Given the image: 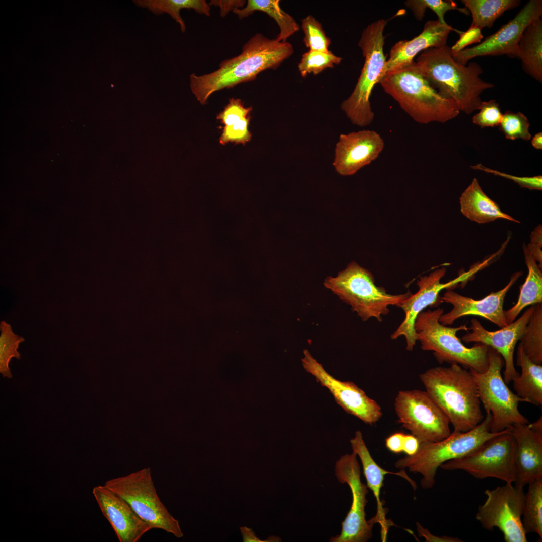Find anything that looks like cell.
<instances>
[{
	"instance_id": "28",
	"label": "cell",
	"mask_w": 542,
	"mask_h": 542,
	"mask_svg": "<svg viewBox=\"0 0 542 542\" xmlns=\"http://www.w3.org/2000/svg\"><path fill=\"white\" fill-rule=\"evenodd\" d=\"M516 364L521 373L514 378L513 385L516 394L525 402L540 407L542 405V365L532 361L519 344L517 349Z\"/></svg>"
},
{
	"instance_id": "21",
	"label": "cell",
	"mask_w": 542,
	"mask_h": 542,
	"mask_svg": "<svg viewBox=\"0 0 542 542\" xmlns=\"http://www.w3.org/2000/svg\"><path fill=\"white\" fill-rule=\"evenodd\" d=\"M92 494L120 542H137L153 529L124 499L104 485L94 487Z\"/></svg>"
},
{
	"instance_id": "23",
	"label": "cell",
	"mask_w": 542,
	"mask_h": 542,
	"mask_svg": "<svg viewBox=\"0 0 542 542\" xmlns=\"http://www.w3.org/2000/svg\"><path fill=\"white\" fill-rule=\"evenodd\" d=\"M511 431L515 442L514 484L523 488L542 478V433L532 430L528 424H514Z\"/></svg>"
},
{
	"instance_id": "22",
	"label": "cell",
	"mask_w": 542,
	"mask_h": 542,
	"mask_svg": "<svg viewBox=\"0 0 542 542\" xmlns=\"http://www.w3.org/2000/svg\"><path fill=\"white\" fill-rule=\"evenodd\" d=\"M453 31L458 34L461 31L438 20L426 22L423 31L418 36L410 40L399 41L391 47L386 61L384 76L412 64L415 57L426 49L446 45L448 36Z\"/></svg>"
},
{
	"instance_id": "1",
	"label": "cell",
	"mask_w": 542,
	"mask_h": 542,
	"mask_svg": "<svg viewBox=\"0 0 542 542\" xmlns=\"http://www.w3.org/2000/svg\"><path fill=\"white\" fill-rule=\"evenodd\" d=\"M293 51L289 42L256 34L244 44L241 54L223 60L217 70L201 75L190 74L191 91L197 100L204 105L214 92L253 81L267 69H277Z\"/></svg>"
},
{
	"instance_id": "17",
	"label": "cell",
	"mask_w": 542,
	"mask_h": 542,
	"mask_svg": "<svg viewBox=\"0 0 542 542\" xmlns=\"http://www.w3.org/2000/svg\"><path fill=\"white\" fill-rule=\"evenodd\" d=\"M301 362L304 369L313 375L322 386L329 390L337 403L345 412L370 425L381 418L382 410L376 401L368 396L353 382L342 381L335 378L307 349L303 350Z\"/></svg>"
},
{
	"instance_id": "4",
	"label": "cell",
	"mask_w": 542,
	"mask_h": 542,
	"mask_svg": "<svg viewBox=\"0 0 542 542\" xmlns=\"http://www.w3.org/2000/svg\"><path fill=\"white\" fill-rule=\"evenodd\" d=\"M414 121L421 124L446 122L458 115L452 99L441 95L419 72L414 61L386 74L379 83Z\"/></svg>"
},
{
	"instance_id": "44",
	"label": "cell",
	"mask_w": 542,
	"mask_h": 542,
	"mask_svg": "<svg viewBox=\"0 0 542 542\" xmlns=\"http://www.w3.org/2000/svg\"><path fill=\"white\" fill-rule=\"evenodd\" d=\"M246 1L243 0L238 1H211L209 5H214L220 8V15L225 17L229 12L236 9L244 8Z\"/></svg>"
},
{
	"instance_id": "9",
	"label": "cell",
	"mask_w": 542,
	"mask_h": 542,
	"mask_svg": "<svg viewBox=\"0 0 542 542\" xmlns=\"http://www.w3.org/2000/svg\"><path fill=\"white\" fill-rule=\"evenodd\" d=\"M104 485L124 499L153 529L164 530L177 538L183 537L178 520L169 513L157 493L150 468L108 480Z\"/></svg>"
},
{
	"instance_id": "42",
	"label": "cell",
	"mask_w": 542,
	"mask_h": 542,
	"mask_svg": "<svg viewBox=\"0 0 542 542\" xmlns=\"http://www.w3.org/2000/svg\"><path fill=\"white\" fill-rule=\"evenodd\" d=\"M458 34V40L450 47L452 54L457 53L473 44L480 43L484 38L482 29L472 24L466 31H461Z\"/></svg>"
},
{
	"instance_id": "34",
	"label": "cell",
	"mask_w": 542,
	"mask_h": 542,
	"mask_svg": "<svg viewBox=\"0 0 542 542\" xmlns=\"http://www.w3.org/2000/svg\"><path fill=\"white\" fill-rule=\"evenodd\" d=\"M520 342L522 349L534 363L542 364V303L533 305V310Z\"/></svg>"
},
{
	"instance_id": "31",
	"label": "cell",
	"mask_w": 542,
	"mask_h": 542,
	"mask_svg": "<svg viewBox=\"0 0 542 542\" xmlns=\"http://www.w3.org/2000/svg\"><path fill=\"white\" fill-rule=\"evenodd\" d=\"M132 2L138 7L146 8L153 14L158 15L167 14L180 25V30L186 31L184 21L180 15L183 9H192L197 13L209 16L210 5L204 0H133Z\"/></svg>"
},
{
	"instance_id": "2",
	"label": "cell",
	"mask_w": 542,
	"mask_h": 542,
	"mask_svg": "<svg viewBox=\"0 0 542 542\" xmlns=\"http://www.w3.org/2000/svg\"><path fill=\"white\" fill-rule=\"evenodd\" d=\"M415 65L438 92L452 99L460 111L469 114L479 110L480 95L494 85L482 80L483 70L476 62L463 65L454 58L450 47L426 49L419 54Z\"/></svg>"
},
{
	"instance_id": "14",
	"label": "cell",
	"mask_w": 542,
	"mask_h": 542,
	"mask_svg": "<svg viewBox=\"0 0 542 542\" xmlns=\"http://www.w3.org/2000/svg\"><path fill=\"white\" fill-rule=\"evenodd\" d=\"M335 475L342 484L346 483L352 495V502L340 534L332 537V542H365L372 536L373 525L367 521L365 508L368 493L366 485L360 479V467L353 452L341 456L336 462Z\"/></svg>"
},
{
	"instance_id": "49",
	"label": "cell",
	"mask_w": 542,
	"mask_h": 542,
	"mask_svg": "<svg viewBox=\"0 0 542 542\" xmlns=\"http://www.w3.org/2000/svg\"><path fill=\"white\" fill-rule=\"evenodd\" d=\"M532 145L536 149H542V133L538 132L534 135L531 140Z\"/></svg>"
},
{
	"instance_id": "7",
	"label": "cell",
	"mask_w": 542,
	"mask_h": 542,
	"mask_svg": "<svg viewBox=\"0 0 542 542\" xmlns=\"http://www.w3.org/2000/svg\"><path fill=\"white\" fill-rule=\"evenodd\" d=\"M385 19L371 23L363 31L358 45L364 63L355 88L341 104V108L354 125L364 127L374 117L370 101L373 88L384 76L386 58L384 53Z\"/></svg>"
},
{
	"instance_id": "29",
	"label": "cell",
	"mask_w": 542,
	"mask_h": 542,
	"mask_svg": "<svg viewBox=\"0 0 542 542\" xmlns=\"http://www.w3.org/2000/svg\"><path fill=\"white\" fill-rule=\"evenodd\" d=\"M525 261L528 273L525 281L520 288L517 303L511 308L504 310L508 324L513 322L526 307L542 303V273L536 261L523 245Z\"/></svg>"
},
{
	"instance_id": "48",
	"label": "cell",
	"mask_w": 542,
	"mask_h": 542,
	"mask_svg": "<svg viewBox=\"0 0 542 542\" xmlns=\"http://www.w3.org/2000/svg\"><path fill=\"white\" fill-rule=\"evenodd\" d=\"M420 445L418 439L412 434H404L403 445V452L406 455L415 454L418 451Z\"/></svg>"
},
{
	"instance_id": "25",
	"label": "cell",
	"mask_w": 542,
	"mask_h": 542,
	"mask_svg": "<svg viewBox=\"0 0 542 542\" xmlns=\"http://www.w3.org/2000/svg\"><path fill=\"white\" fill-rule=\"evenodd\" d=\"M459 200L461 213L471 221L483 224L501 218L519 223L501 211L498 204L483 191L476 178L463 192Z\"/></svg>"
},
{
	"instance_id": "27",
	"label": "cell",
	"mask_w": 542,
	"mask_h": 542,
	"mask_svg": "<svg viewBox=\"0 0 542 542\" xmlns=\"http://www.w3.org/2000/svg\"><path fill=\"white\" fill-rule=\"evenodd\" d=\"M517 58L524 72L542 82V19L538 17L525 29L520 38Z\"/></svg>"
},
{
	"instance_id": "43",
	"label": "cell",
	"mask_w": 542,
	"mask_h": 542,
	"mask_svg": "<svg viewBox=\"0 0 542 542\" xmlns=\"http://www.w3.org/2000/svg\"><path fill=\"white\" fill-rule=\"evenodd\" d=\"M542 228L541 225L536 227L530 235V242L526 246L528 252L533 256L536 261L539 263L538 266L541 269L542 266Z\"/></svg>"
},
{
	"instance_id": "18",
	"label": "cell",
	"mask_w": 542,
	"mask_h": 542,
	"mask_svg": "<svg viewBox=\"0 0 542 542\" xmlns=\"http://www.w3.org/2000/svg\"><path fill=\"white\" fill-rule=\"evenodd\" d=\"M533 310V305L527 309L516 320L495 331L486 330L479 320L472 318L469 328L471 331L462 337V340L466 343H481L501 354L504 361L503 379L507 384L519 374L514 366V350L517 342L522 336Z\"/></svg>"
},
{
	"instance_id": "19",
	"label": "cell",
	"mask_w": 542,
	"mask_h": 542,
	"mask_svg": "<svg viewBox=\"0 0 542 542\" xmlns=\"http://www.w3.org/2000/svg\"><path fill=\"white\" fill-rule=\"evenodd\" d=\"M522 274V272L514 273L504 288L491 292L480 300H475L448 290L440 297V300L441 302L451 304L453 307L448 313L441 315L439 322L444 325H450L463 316L476 315L489 320L500 328L505 327L508 324L503 309L504 299L507 292Z\"/></svg>"
},
{
	"instance_id": "6",
	"label": "cell",
	"mask_w": 542,
	"mask_h": 542,
	"mask_svg": "<svg viewBox=\"0 0 542 542\" xmlns=\"http://www.w3.org/2000/svg\"><path fill=\"white\" fill-rule=\"evenodd\" d=\"M492 421V415L488 413L482 421L471 430L465 432L453 431L441 440L420 443L415 454L398 459L394 465L399 469L406 468L414 473H420L422 476V487L430 489L435 483L437 469L442 464L465 456L504 431L491 432Z\"/></svg>"
},
{
	"instance_id": "20",
	"label": "cell",
	"mask_w": 542,
	"mask_h": 542,
	"mask_svg": "<svg viewBox=\"0 0 542 542\" xmlns=\"http://www.w3.org/2000/svg\"><path fill=\"white\" fill-rule=\"evenodd\" d=\"M384 148L383 138L374 130L341 134L335 147L333 165L339 174L352 175L375 160Z\"/></svg>"
},
{
	"instance_id": "47",
	"label": "cell",
	"mask_w": 542,
	"mask_h": 542,
	"mask_svg": "<svg viewBox=\"0 0 542 542\" xmlns=\"http://www.w3.org/2000/svg\"><path fill=\"white\" fill-rule=\"evenodd\" d=\"M240 531L244 542H274L280 541L281 539L277 536H270L265 540H261L256 535L253 529L246 526L240 527Z\"/></svg>"
},
{
	"instance_id": "13",
	"label": "cell",
	"mask_w": 542,
	"mask_h": 542,
	"mask_svg": "<svg viewBox=\"0 0 542 542\" xmlns=\"http://www.w3.org/2000/svg\"><path fill=\"white\" fill-rule=\"evenodd\" d=\"M394 409L399 423L420 443L437 442L451 433L447 417L425 390L399 391Z\"/></svg>"
},
{
	"instance_id": "5",
	"label": "cell",
	"mask_w": 542,
	"mask_h": 542,
	"mask_svg": "<svg viewBox=\"0 0 542 542\" xmlns=\"http://www.w3.org/2000/svg\"><path fill=\"white\" fill-rule=\"evenodd\" d=\"M444 313L443 308L422 311L415 323L417 341L424 351H432L440 363L456 364L462 367L481 373L489 365V346L476 343L472 347L465 346L457 336L458 331H468L466 325L451 327L442 324L439 318Z\"/></svg>"
},
{
	"instance_id": "39",
	"label": "cell",
	"mask_w": 542,
	"mask_h": 542,
	"mask_svg": "<svg viewBox=\"0 0 542 542\" xmlns=\"http://www.w3.org/2000/svg\"><path fill=\"white\" fill-rule=\"evenodd\" d=\"M529 126L528 119L523 113L507 110L503 114L499 127L508 139L528 141L531 138Z\"/></svg>"
},
{
	"instance_id": "45",
	"label": "cell",
	"mask_w": 542,
	"mask_h": 542,
	"mask_svg": "<svg viewBox=\"0 0 542 542\" xmlns=\"http://www.w3.org/2000/svg\"><path fill=\"white\" fill-rule=\"evenodd\" d=\"M404 436V434L401 432H396L390 435L385 439L386 448L393 453L402 452Z\"/></svg>"
},
{
	"instance_id": "32",
	"label": "cell",
	"mask_w": 542,
	"mask_h": 542,
	"mask_svg": "<svg viewBox=\"0 0 542 542\" xmlns=\"http://www.w3.org/2000/svg\"><path fill=\"white\" fill-rule=\"evenodd\" d=\"M472 16L471 24L482 29L492 27L503 14L518 7L519 0H462Z\"/></svg>"
},
{
	"instance_id": "30",
	"label": "cell",
	"mask_w": 542,
	"mask_h": 542,
	"mask_svg": "<svg viewBox=\"0 0 542 542\" xmlns=\"http://www.w3.org/2000/svg\"><path fill=\"white\" fill-rule=\"evenodd\" d=\"M279 2L278 0H248L245 7L236 9L233 12L240 19L249 16L255 11H261L267 14L276 21L280 29L275 39L278 41L285 42L287 38L299 30L300 27L292 16L280 8Z\"/></svg>"
},
{
	"instance_id": "12",
	"label": "cell",
	"mask_w": 542,
	"mask_h": 542,
	"mask_svg": "<svg viewBox=\"0 0 542 542\" xmlns=\"http://www.w3.org/2000/svg\"><path fill=\"white\" fill-rule=\"evenodd\" d=\"M486 499L479 506L475 518L487 530L498 528L506 542L527 541L522 523L525 493L523 488L506 483L485 491Z\"/></svg>"
},
{
	"instance_id": "46",
	"label": "cell",
	"mask_w": 542,
	"mask_h": 542,
	"mask_svg": "<svg viewBox=\"0 0 542 542\" xmlns=\"http://www.w3.org/2000/svg\"><path fill=\"white\" fill-rule=\"evenodd\" d=\"M417 529L418 533L422 536L425 537L426 541H442V542H459L462 541L457 537H452L447 536H435L432 534L427 529L424 528L419 523H417Z\"/></svg>"
},
{
	"instance_id": "41",
	"label": "cell",
	"mask_w": 542,
	"mask_h": 542,
	"mask_svg": "<svg viewBox=\"0 0 542 542\" xmlns=\"http://www.w3.org/2000/svg\"><path fill=\"white\" fill-rule=\"evenodd\" d=\"M471 168L512 180L522 187L538 190H541L542 188V176L541 175L533 177H518L490 169L483 166L481 163L472 166Z\"/></svg>"
},
{
	"instance_id": "38",
	"label": "cell",
	"mask_w": 542,
	"mask_h": 542,
	"mask_svg": "<svg viewBox=\"0 0 542 542\" xmlns=\"http://www.w3.org/2000/svg\"><path fill=\"white\" fill-rule=\"evenodd\" d=\"M301 27L304 34V43L310 50L330 51L331 41L327 37L321 23L314 17L308 15L303 19Z\"/></svg>"
},
{
	"instance_id": "3",
	"label": "cell",
	"mask_w": 542,
	"mask_h": 542,
	"mask_svg": "<svg viewBox=\"0 0 542 542\" xmlns=\"http://www.w3.org/2000/svg\"><path fill=\"white\" fill-rule=\"evenodd\" d=\"M419 376L425 391L446 416L453 431L467 432L482 421L477 385L469 370L452 364L431 368Z\"/></svg>"
},
{
	"instance_id": "37",
	"label": "cell",
	"mask_w": 542,
	"mask_h": 542,
	"mask_svg": "<svg viewBox=\"0 0 542 542\" xmlns=\"http://www.w3.org/2000/svg\"><path fill=\"white\" fill-rule=\"evenodd\" d=\"M342 59L331 51L323 52L309 50L302 55L298 68L301 75L305 77L310 73L317 75L328 68H333L334 65L339 64Z\"/></svg>"
},
{
	"instance_id": "36",
	"label": "cell",
	"mask_w": 542,
	"mask_h": 542,
	"mask_svg": "<svg viewBox=\"0 0 542 542\" xmlns=\"http://www.w3.org/2000/svg\"><path fill=\"white\" fill-rule=\"evenodd\" d=\"M404 5L412 11L415 18L419 21L423 19L427 9L433 11L437 15L438 20L443 24L447 23L444 15L448 11L457 10L466 15L469 14L465 7L459 8L456 3L452 0H408L405 1Z\"/></svg>"
},
{
	"instance_id": "24",
	"label": "cell",
	"mask_w": 542,
	"mask_h": 542,
	"mask_svg": "<svg viewBox=\"0 0 542 542\" xmlns=\"http://www.w3.org/2000/svg\"><path fill=\"white\" fill-rule=\"evenodd\" d=\"M350 443L353 452L359 456L361 461L367 486L372 491L376 500V514L369 520L373 524H380L381 539L384 541L386 539L389 528L394 525L391 521L386 518V509L383 507L380 499V492L385 475L392 474L400 476L406 480L414 490L417 487L416 484L403 469L400 472H392L385 470L378 465L372 457L364 441L362 434L359 430L355 432L354 437L350 440Z\"/></svg>"
},
{
	"instance_id": "8",
	"label": "cell",
	"mask_w": 542,
	"mask_h": 542,
	"mask_svg": "<svg viewBox=\"0 0 542 542\" xmlns=\"http://www.w3.org/2000/svg\"><path fill=\"white\" fill-rule=\"evenodd\" d=\"M324 285L350 305L363 321L375 318L381 322L382 316L389 312V306H397L412 294L410 291L399 294L387 293L384 288L376 286L371 272L354 261L336 277L325 278Z\"/></svg>"
},
{
	"instance_id": "15",
	"label": "cell",
	"mask_w": 542,
	"mask_h": 542,
	"mask_svg": "<svg viewBox=\"0 0 542 542\" xmlns=\"http://www.w3.org/2000/svg\"><path fill=\"white\" fill-rule=\"evenodd\" d=\"M541 14L542 1L530 0L512 20L495 33L478 44L452 53V55L458 63L463 65L480 56L506 55L511 58H517L518 43L523 32L532 21L541 17Z\"/></svg>"
},
{
	"instance_id": "35",
	"label": "cell",
	"mask_w": 542,
	"mask_h": 542,
	"mask_svg": "<svg viewBox=\"0 0 542 542\" xmlns=\"http://www.w3.org/2000/svg\"><path fill=\"white\" fill-rule=\"evenodd\" d=\"M0 373L3 377L11 378L12 375L9 363L12 358L20 359L18 351L19 344L24 342L23 337L15 334L11 326L4 321L0 323Z\"/></svg>"
},
{
	"instance_id": "10",
	"label": "cell",
	"mask_w": 542,
	"mask_h": 542,
	"mask_svg": "<svg viewBox=\"0 0 542 542\" xmlns=\"http://www.w3.org/2000/svg\"><path fill=\"white\" fill-rule=\"evenodd\" d=\"M489 365L481 373L469 370L477 384L481 403L486 413L492 417L490 431L498 433L511 428L514 424L529 423L518 409L525 402L508 388L501 374L504 366L501 354L489 346Z\"/></svg>"
},
{
	"instance_id": "33",
	"label": "cell",
	"mask_w": 542,
	"mask_h": 542,
	"mask_svg": "<svg viewBox=\"0 0 542 542\" xmlns=\"http://www.w3.org/2000/svg\"><path fill=\"white\" fill-rule=\"evenodd\" d=\"M525 493L522 523L526 534L535 533L542 538V478L529 484Z\"/></svg>"
},
{
	"instance_id": "16",
	"label": "cell",
	"mask_w": 542,
	"mask_h": 542,
	"mask_svg": "<svg viewBox=\"0 0 542 542\" xmlns=\"http://www.w3.org/2000/svg\"><path fill=\"white\" fill-rule=\"evenodd\" d=\"M446 272V268L442 267L434 270L428 276L420 277L417 281L418 291L414 294L412 293L397 306L403 310L404 318L390 338L394 340L404 336L406 349L408 351L413 350L417 341L414 326L419 314L428 306L434 307L442 303L439 294L442 290H451L459 283H463L478 272V269L474 267L447 283H441Z\"/></svg>"
},
{
	"instance_id": "11",
	"label": "cell",
	"mask_w": 542,
	"mask_h": 542,
	"mask_svg": "<svg viewBox=\"0 0 542 542\" xmlns=\"http://www.w3.org/2000/svg\"><path fill=\"white\" fill-rule=\"evenodd\" d=\"M511 428L486 441L470 453L447 461L440 467L446 470H463L477 479L492 477L505 483H514L515 442Z\"/></svg>"
},
{
	"instance_id": "40",
	"label": "cell",
	"mask_w": 542,
	"mask_h": 542,
	"mask_svg": "<svg viewBox=\"0 0 542 542\" xmlns=\"http://www.w3.org/2000/svg\"><path fill=\"white\" fill-rule=\"evenodd\" d=\"M479 112L472 117V122L481 128L499 126L502 118L499 103L495 100L482 101Z\"/></svg>"
},
{
	"instance_id": "26",
	"label": "cell",
	"mask_w": 542,
	"mask_h": 542,
	"mask_svg": "<svg viewBox=\"0 0 542 542\" xmlns=\"http://www.w3.org/2000/svg\"><path fill=\"white\" fill-rule=\"evenodd\" d=\"M251 106L246 107L240 99L232 98L224 109L216 116L224 125L219 138L220 144L229 143L245 145L252 138L248 129Z\"/></svg>"
}]
</instances>
